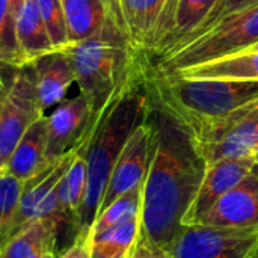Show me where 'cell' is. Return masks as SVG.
<instances>
[{
    "label": "cell",
    "mask_w": 258,
    "mask_h": 258,
    "mask_svg": "<svg viewBox=\"0 0 258 258\" xmlns=\"http://www.w3.org/2000/svg\"><path fill=\"white\" fill-rule=\"evenodd\" d=\"M148 119L154 145L142 187L141 231L156 245L169 249L184 225L207 163L189 127L148 100Z\"/></svg>",
    "instance_id": "cell-1"
},
{
    "label": "cell",
    "mask_w": 258,
    "mask_h": 258,
    "mask_svg": "<svg viewBox=\"0 0 258 258\" xmlns=\"http://www.w3.org/2000/svg\"><path fill=\"white\" fill-rule=\"evenodd\" d=\"M148 106V95L141 76L106 109L89 139L76 150V153L85 157L88 172L86 195L77 213L79 240H86L113 166L133 130L145 119Z\"/></svg>",
    "instance_id": "cell-2"
},
{
    "label": "cell",
    "mask_w": 258,
    "mask_h": 258,
    "mask_svg": "<svg viewBox=\"0 0 258 258\" xmlns=\"http://www.w3.org/2000/svg\"><path fill=\"white\" fill-rule=\"evenodd\" d=\"M142 82L148 100L189 128L216 121L258 100V80L154 74L142 65Z\"/></svg>",
    "instance_id": "cell-3"
},
{
    "label": "cell",
    "mask_w": 258,
    "mask_h": 258,
    "mask_svg": "<svg viewBox=\"0 0 258 258\" xmlns=\"http://www.w3.org/2000/svg\"><path fill=\"white\" fill-rule=\"evenodd\" d=\"M74 82L94 106V128L106 109L142 76V56L119 30L68 44Z\"/></svg>",
    "instance_id": "cell-4"
},
{
    "label": "cell",
    "mask_w": 258,
    "mask_h": 258,
    "mask_svg": "<svg viewBox=\"0 0 258 258\" xmlns=\"http://www.w3.org/2000/svg\"><path fill=\"white\" fill-rule=\"evenodd\" d=\"M258 42V5L227 17L204 35L175 48L166 57L142 65L154 74H175L183 70L251 50Z\"/></svg>",
    "instance_id": "cell-5"
},
{
    "label": "cell",
    "mask_w": 258,
    "mask_h": 258,
    "mask_svg": "<svg viewBox=\"0 0 258 258\" xmlns=\"http://www.w3.org/2000/svg\"><path fill=\"white\" fill-rule=\"evenodd\" d=\"M207 166L258 153V100L207 124L189 128Z\"/></svg>",
    "instance_id": "cell-6"
},
{
    "label": "cell",
    "mask_w": 258,
    "mask_h": 258,
    "mask_svg": "<svg viewBox=\"0 0 258 258\" xmlns=\"http://www.w3.org/2000/svg\"><path fill=\"white\" fill-rule=\"evenodd\" d=\"M258 228H227L187 224L168 252L171 258H254Z\"/></svg>",
    "instance_id": "cell-7"
},
{
    "label": "cell",
    "mask_w": 258,
    "mask_h": 258,
    "mask_svg": "<svg viewBox=\"0 0 258 258\" xmlns=\"http://www.w3.org/2000/svg\"><path fill=\"white\" fill-rule=\"evenodd\" d=\"M15 74L8 86V95L0 112V172L32 122L45 113L39 107L35 74L30 63L14 68Z\"/></svg>",
    "instance_id": "cell-8"
},
{
    "label": "cell",
    "mask_w": 258,
    "mask_h": 258,
    "mask_svg": "<svg viewBox=\"0 0 258 258\" xmlns=\"http://www.w3.org/2000/svg\"><path fill=\"white\" fill-rule=\"evenodd\" d=\"M47 118L45 165L60 160L80 148L94 132V106L89 97L80 94L63 100L51 109Z\"/></svg>",
    "instance_id": "cell-9"
},
{
    "label": "cell",
    "mask_w": 258,
    "mask_h": 258,
    "mask_svg": "<svg viewBox=\"0 0 258 258\" xmlns=\"http://www.w3.org/2000/svg\"><path fill=\"white\" fill-rule=\"evenodd\" d=\"M153 145H154L153 125L148 116H145V119L130 135L128 141L125 142L113 166L98 213L103 212L110 203H113L122 194L144 186L151 163Z\"/></svg>",
    "instance_id": "cell-10"
},
{
    "label": "cell",
    "mask_w": 258,
    "mask_h": 258,
    "mask_svg": "<svg viewBox=\"0 0 258 258\" xmlns=\"http://www.w3.org/2000/svg\"><path fill=\"white\" fill-rule=\"evenodd\" d=\"M254 156L240 159H225L207 166L197 197L184 216V225L198 224L200 219L236 184H239L249 172Z\"/></svg>",
    "instance_id": "cell-11"
},
{
    "label": "cell",
    "mask_w": 258,
    "mask_h": 258,
    "mask_svg": "<svg viewBox=\"0 0 258 258\" xmlns=\"http://www.w3.org/2000/svg\"><path fill=\"white\" fill-rule=\"evenodd\" d=\"M110 21L142 56L166 0H103Z\"/></svg>",
    "instance_id": "cell-12"
},
{
    "label": "cell",
    "mask_w": 258,
    "mask_h": 258,
    "mask_svg": "<svg viewBox=\"0 0 258 258\" xmlns=\"http://www.w3.org/2000/svg\"><path fill=\"white\" fill-rule=\"evenodd\" d=\"M198 224L227 228H258V180L249 172L228 190Z\"/></svg>",
    "instance_id": "cell-13"
},
{
    "label": "cell",
    "mask_w": 258,
    "mask_h": 258,
    "mask_svg": "<svg viewBox=\"0 0 258 258\" xmlns=\"http://www.w3.org/2000/svg\"><path fill=\"white\" fill-rule=\"evenodd\" d=\"M30 65L39 107L45 113L68 98L70 88L76 85L73 65L63 48H54L33 59Z\"/></svg>",
    "instance_id": "cell-14"
},
{
    "label": "cell",
    "mask_w": 258,
    "mask_h": 258,
    "mask_svg": "<svg viewBox=\"0 0 258 258\" xmlns=\"http://www.w3.org/2000/svg\"><path fill=\"white\" fill-rule=\"evenodd\" d=\"M76 156V151H71L65 154L60 160L50 163L42 171H39L32 178L23 181V190L20 195L18 207L15 212V216L12 219L8 240L12 239L15 234H18L23 228H26L29 224L38 219L39 209L45 198L53 192V189L57 186V183L62 180L65 172L68 171L73 159ZM6 240V243H8Z\"/></svg>",
    "instance_id": "cell-15"
},
{
    "label": "cell",
    "mask_w": 258,
    "mask_h": 258,
    "mask_svg": "<svg viewBox=\"0 0 258 258\" xmlns=\"http://www.w3.org/2000/svg\"><path fill=\"white\" fill-rule=\"evenodd\" d=\"M216 2L218 0H177L160 41L142 60L151 63L168 56L204 21Z\"/></svg>",
    "instance_id": "cell-16"
},
{
    "label": "cell",
    "mask_w": 258,
    "mask_h": 258,
    "mask_svg": "<svg viewBox=\"0 0 258 258\" xmlns=\"http://www.w3.org/2000/svg\"><path fill=\"white\" fill-rule=\"evenodd\" d=\"M62 8L70 44L118 30L110 21L103 0H62Z\"/></svg>",
    "instance_id": "cell-17"
},
{
    "label": "cell",
    "mask_w": 258,
    "mask_h": 258,
    "mask_svg": "<svg viewBox=\"0 0 258 258\" xmlns=\"http://www.w3.org/2000/svg\"><path fill=\"white\" fill-rule=\"evenodd\" d=\"M45 145H47V118H38L26 130L17 144L8 165L6 172L15 178L26 181L42 171L45 166Z\"/></svg>",
    "instance_id": "cell-18"
},
{
    "label": "cell",
    "mask_w": 258,
    "mask_h": 258,
    "mask_svg": "<svg viewBox=\"0 0 258 258\" xmlns=\"http://www.w3.org/2000/svg\"><path fill=\"white\" fill-rule=\"evenodd\" d=\"M15 33L26 63L54 50L35 0H23L17 8Z\"/></svg>",
    "instance_id": "cell-19"
},
{
    "label": "cell",
    "mask_w": 258,
    "mask_h": 258,
    "mask_svg": "<svg viewBox=\"0 0 258 258\" xmlns=\"http://www.w3.org/2000/svg\"><path fill=\"white\" fill-rule=\"evenodd\" d=\"M56 252V231L45 218H38L2 248L0 258H47Z\"/></svg>",
    "instance_id": "cell-20"
},
{
    "label": "cell",
    "mask_w": 258,
    "mask_h": 258,
    "mask_svg": "<svg viewBox=\"0 0 258 258\" xmlns=\"http://www.w3.org/2000/svg\"><path fill=\"white\" fill-rule=\"evenodd\" d=\"M141 234V218L86 237L89 258H130Z\"/></svg>",
    "instance_id": "cell-21"
},
{
    "label": "cell",
    "mask_w": 258,
    "mask_h": 258,
    "mask_svg": "<svg viewBox=\"0 0 258 258\" xmlns=\"http://www.w3.org/2000/svg\"><path fill=\"white\" fill-rule=\"evenodd\" d=\"M190 79H239L258 80V50H248L209 63L175 73Z\"/></svg>",
    "instance_id": "cell-22"
},
{
    "label": "cell",
    "mask_w": 258,
    "mask_h": 258,
    "mask_svg": "<svg viewBox=\"0 0 258 258\" xmlns=\"http://www.w3.org/2000/svg\"><path fill=\"white\" fill-rule=\"evenodd\" d=\"M142 187L144 186L122 194L113 203H110L103 212H100L94 224L91 225L88 236L101 233L112 227L127 224L133 219H139L142 209Z\"/></svg>",
    "instance_id": "cell-23"
},
{
    "label": "cell",
    "mask_w": 258,
    "mask_h": 258,
    "mask_svg": "<svg viewBox=\"0 0 258 258\" xmlns=\"http://www.w3.org/2000/svg\"><path fill=\"white\" fill-rule=\"evenodd\" d=\"M0 65L11 68L26 65L17 41L15 12L9 0H0Z\"/></svg>",
    "instance_id": "cell-24"
},
{
    "label": "cell",
    "mask_w": 258,
    "mask_h": 258,
    "mask_svg": "<svg viewBox=\"0 0 258 258\" xmlns=\"http://www.w3.org/2000/svg\"><path fill=\"white\" fill-rule=\"evenodd\" d=\"M23 181L6 171L0 172V251L6 245L8 233L15 216Z\"/></svg>",
    "instance_id": "cell-25"
},
{
    "label": "cell",
    "mask_w": 258,
    "mask_h": 258,
    "mask_svg": "<svg viewBox=\"0 0 258 258\" xmlns=\"http://www.w3.org/2000/svg\"><path fill=\"white\" fill-rule=\"evenodd\" d=\"M86 184H88V172H86V162L85 157L79 153H76L68 171L60 180V186L65 190L67 201L70 207L79 213L85 195H86Z\"/></svg>",
    "instance_id": "cell-26"
},
{
    "label": "cell",
    "mask_w": 258,
    "mask_h": 258,
    "mask_svg": "<svg viewBox=\"0 0 258 258\" xmlns=\"http://www.w3.org/2000/svg\"><path fill=\"white\" fill-rule=\"evenodd\" d=\"M35 2L44 20V24L47 27L53 47L65 48L70 44V41H68V33H67L62 0H35Z\"/></svg>",
    "instance_id": "cell-27"
},
{
    "label": "cell",
    "mask_w": 258,
    "mask_h": 258,
    "mask_svg": "<svg viewBox=\"0 0 258 258\" xmlns=\"http://www.w3.org/2000/svg\"><path fill=\"white\" fill-rule=\"evenodd\" d=\"M258 5V0H218L216 3H215V6L210 9V12L207 14V17L204 18V21L180 44V45H183V44H186V42H189V41H194V39H197L198 36H201V35H204L207 30H210L215 24H218L219 21H222V20H225L227 17H230V15H234V14H237V12H242V11H246V9H249V8H254V6H257ZM178 45V47H180ZM178 47H175V48H178ZM174 48V50H175ZM172 50V51H174ZM171 51V53H172ZM169 53V54H171ZM166 57V56H165ZM160 60V59H159ZM153 63V62H151Z\"/></svg>",
    "instance_id": "cell-28"
},
{
    "label": "cell",
    "mask_w": 258,
    "mask_h": 258,
    "mask_svg": "<svg viewBox=\"0 0 258 258\" xmlns=\"http://www.w3.org/2000/svg\"><path fill=\"white\" fill-rule=\"evenodd\" d=\"M130 258H171L169 252L154 242H151L142 231L139 234L138 243L135 246V251Z\"/></svg>",
    "instance_id": "cell-29"
},
{
    "label": "cell",
    "mask_w": 258,
    "mask_h": 258,
    "mask_svg": "<svg viewBox=\"0 0 258 258\" xmlns=\"http://www.w3.org/2000/svg\"><path fill=\"white\" fill-rule=\"evenodd\" d=\"M57 258H89L86 242L85 240H77L68 251H65L60 257Z\"/></svg>",
    "instance_id": "cell-30"
},
{
    "label": "cell",
    "mask_w": 258,
    "mask_h": 258,
    "mask_svg": "<svg viewBox=\"0 0 258 258\" xmlns=\"http://www.w3.org/2000/svg\"><path fill=\"white\" fill-rule=\"evenodd\" d=\"M9 86V85H8ZM8 86L5 83V80L2 79V74H0V112H2V107L5 104V100H6V95H8Z\"/></svg>",
    "instance_id": "cell-31"
},
{
    "label": "cell",
    "mask_w": 258,
    "mask_h": 258,
    "mask_svg": "<svg viewBox=\"0 0 258 258\" xmlns=\"http://www.w3.org/2000/svg\"><path fill=\"white\" fill-rule=\"evenodd\" d=\"M251 174L258 180V153L254 156V163H252V168H251Z\"/></svg>",
    "instance_id": "cell-32"
},
{
    "label": "cell",
    "mask_w": 258,
    "mask_h": 258,
    "mask_svg": "<svg viewBox=\"0 0 258 258\" xmlns=\"http://www.w3.org/2000/svg\"><path fill=\"white\" fill-rule=\"evenodd\" d=\"M21 2H23V0H9V3H11V8L14 9V12H15V11H17V8L21 5Z\"/></svg>",
    "instance_id": "cell-33"
},
{
    "label": "cell",
    "mask_w": 258,
    "mask_h": 258,
    "mask_svg": "<svg viewBox=\"0 0 258 258\" xmlns=\"http://www.w3.org/2000/svg\"><path fill=\"white\" fill-rule=\"evenodd\" d=\"M254 258H258V245H257V249H255V254H254Z\"/></svg>",
    "instance_id": "cell-34"
},
{
    "label": "cell",
    "mask_w": 258,
    "mask_h": 258,
    "mask_svg": "<svg viewBox=\"0 0 258 258\" xmlns=\"http://www.w3.org/2000/svg\"><path fill=\"white\" fill-rule=\"evenodd\" d=\"M251 50H258V42L254 45V47H252V48H251Z\"/></svg>",
    "instance_id": "cell-35"
},
{
    "label": "cell",
    "mask_w": 258,
    "mask_h": 258,
    "mask_svg": "<svg viewBox=\"0 0 258 258\" xmlns=\"http://www.w3.org/2000/svg\"><path fill=\"white\" fill-rule=\"evenodd\" d=\"M47 258H54V255H48V257Z\"/></svg>",
    "instance_id": "cell-36"
}]
</instances>
